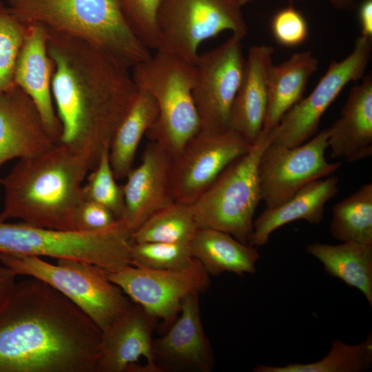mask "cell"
I'll return each mask as SVG.
<instances>
[{"label":"cell","mask_w":372,"mask_h":372,"mask_svg":"<svg viewBox=\"0 0 372 372\" xmlns=\"http://www.w3.org/2000/svg\"><path fill=\"white\" fill-rule=\"evenodd\" d=\"M132 233L123 218L94 231L54 229L0 220V253L81 260L114 271L131 265Z\"/></svg>","instance_id":"cell-5"},{"label":"cell","mask_w":372,"mask_h":372,"mask_svg":"<svg viewBox=\"0 0 372 372\" xmlns=\"http://www.w3.org/2000/svg\"><path fill=\"white\" fill-rule=\"evenodd\" d=\"M172 158L156 143H149L140 165L132 168L123 185L125 219L134 232L149 216L174 203L172 183Z\"/></svg>","instance_id":"cell-17"},{"label":"cell","mask_w":372,"mask_h":372,"mask_svg":"<svg viewBox=\"0 0 372 372\" xmlns=\"http://www.w3.org/2000/svg\"><path fill=\"white\" fill-rule=\"evenodd\" d=\"M28 25L0 1V92L15 85L14 69Z\"/></svg>","instance_id":"cell-32"},{"label":"cell","mask_w":372,"mask_h":372,"mask_svg":"<svg viewBox=\"0 0 372 372\" xmlns=\"http://www.w3.org/2000/svg\"><path fill=\"white\" fill-rule=\"evenodd\" d=\"M306 251L322 264L329 275L362 292L372 306V245L316 242L307 245Z\"/></svg>","instance_id":"cell-26"},{"label":"cell","mask_w":372,"mask_h":372,"mask_svg":"<svg viewBox=\"0 0 372 372\" xmlns=\"http://www.w3.org/2000/svg\"><path fill=\"white\" fill-rule=\"evenodd\" d=\"M117 218L103 205L83 199L74 214V226L76 230L94 231L113 224Z\"/></svg>","instance_id":"cell-35"},{"label":"cell","mask_w":372,"mask_h":372,"mask_svg":"<svg viewBox=\"0 0 372 372\" xmlns=\"http://www.w3.org/2000/svg\"><path fill=\"white\" fill-rule=\"evenodd\" d=\"M329 231L341 242L372 245V184L366 183L336 203Z\"/></svg>","instance_id":"cell-27"},{"label":"cell","mask_w":372,"mask_h":372,"mask_svg":"<svg viewBox=\"0 0 372 372\" xmlns=\"http://www.w3.org/2000/svg\"><path fill=\"white\" fill-rule=\"evenodd\" d=\"M0 263L17 276L48 284L84 312L100 329L106 330L132 301L108 278L104 269L81 260L59 259L56 264L39 256L0 253Z\"/></svg>","instance_id":"cell-7"},{"label":"cell","mask_w":372,"mask_h":372,"mask_svg":"<svg viewBox=\"0 0 372 372\" xmlns=\"http://www.w3.org/2000/svg\"><path fill=\"white\" fill-rule=\"evenodd\" d=\"M362 79L351 89L340 116L328 127L333 158L356 162L372 154V76Z\"/></svg>","instance_id":"cell-21"},{"label":"cell","mask_w":372,"mask_h":372,"mask_svg":"<svg viewBox=\"0 0 372 372\" xmlns=\"http://www.w3.org/2000/svg\"><path fill=\"white\" fill-rule=\"evenodd\" d=\"M338 177L332 174L310 183L280 205L266 208L254 221L249 244L262 246L276 229L296 220L320 224L325 205L338 193Z\"/></svg>","instance_id":"cell-22"},{"label":"cell","mask_w":372,"mask_h":372,"mask_svg":"<svg viewBox=\"0 0 372 372\" xmlns=\"http://www.w3.org/2000/svg\"><path fill=\"white\" fill-rule=\"evenodd\" d=\"M194 258L190 242H134L131 265L156 269H180L190 265Z\"/></svg>","instance_id":"cell-30"},{"label":"cell","mask_w":372,"mask_h":372,"mask_svg":"<svg viewBox=\"0 0 372 372\" xmlns=\"http://www.w3.org/2000/svg\"><path fill=\"white\" fill-rule=\"evenodd\" d=\"M271 28L276 41L287 47L300 45L308 37L306 19L292 4L280 9L274 14Z\"/></svg>","instance_id":"cell-34"},{"label":"cell","mask_w":372,"mask_h":372,"mask_svg":"<svg viewBox=\"0 0 372 372\" xmlns=\"http://www.w3.org/2000/svg\"><path fill=\"white\" fill-rule=\"evenodd\" d=\"M132 69L136 88L151 94L158 105L157 120L145 135L173 159L201 129L192 92L194 64L157 50Z\"/></svg>","instance_id":"cell-6"},{"label":"cell","mask_w":372,"mask_h":372,"mask_svg":"<svg viewBox=\"0 0 372 372\" xmlns=\"http://www.w3.org/2000/svg\"><path fill=\"white\" fill-rule=\"evenodd\" d=\"M158 319L132 302L127 309L102 332L96 372H161L153 352V333Z\"/></svg>","instance_id":"cell-15"},{"label":"cell","mask_w":372,"mask_h":372,"mask_svg":"<svg viewBox=\"0 0 372 372\" xmlns=\"http://www.w3.org/2000/svg\"><path fill=\"white\" fill-rule=\"evenodd\" d=\"M101 338L72 302L30 277L0 311V372H96Z\"/></svg>","instance_id":"cell-2"},{"label":"cell","mask_w":372,"mask_h":372,"mask_svg":"<svg viewBox=\"0 0 372 372\" xmlns=\"http://www.w3.org/2000/svg\"><path fill=\"white\" fill-rule=\"evenodd\" d=\"M192 255L208 273L224 272L242 276L256 273L260 254L256 247L231 234L209 228H198L190 241Z\"/></svg>","instance_id":"cell-24"},{"label":"cell","mask_w":372,"mask_h":372,"mask_svg":"<svg viewBox=\"0 0 372 372\" xmlns=\"http://www.w3.org/2000/svg\"><path fill=\"white\" fill-rule=\"evenodd\" d=\"M180 316L161 337L154 339L153 352L161 372H209L214 353L203 329L199 293L185 297Z\"/></svg>","instance_id":"cell-16"},{"label":"cell","mask_w":372,"mask_h":372,"mask_svg":"<svg viewBox=\"0 0 372 372\" xmlns=\"http://www.w3.org/2000/svg\"><path fill=\"white\" fill-rule=\"evenodd\" d=\"M92 169L85 157L60 143L19 159L2 179L0 220L17 218L34 227L75 229L74 214L84 199L83 182Z\"/></svg>","instance_id":"cell-3"},{"label":"cell","mask_w":372,"mask_h":372,"mask_svg":"<svg viewBox=\"0 0 372 372\" xmlns=\"http://www.w3.org/2000/svg\"><path fill=\"white\" fill-rule=\"evenodd\" d=\"M158 116L157 103L145 90L137 89L129 110L118 125L109 148L110 162L116 179L126 178L133 168L139 143Z\"/></svg>","instance_id":"cell-25"},{"label":"cell","mask_w":372,"mask_h":372,"mask_svg":"<svg viewBox=\"0 0 372 372\" xmlns=\"http://www.w3.org/2000/svg\"><path fill=\"white\" fill-rule=\"evenodd\" d=\"M357 10L361 36L372 39V0H362Z\"/></svg>","instance_id":"cell-37"},{"label":"cell","mask_w":372,"mask_h":372,"mask_svg":"<svg viewBox=\"0 0 372 372\" xmlns=\"http://www.w3.org/2000/svg\"><path fill=\"white\" fill-rule=\"evenodd\" d=\"M318 61L309 50L296 52L272 65L268 82V102L262 132L271 133L285 114L302 99Z\"/></svg>","instance_id":"cell-23"},{"label":"cell","mask_w":372,"mask_h":372,"mask_svg":"<svg viewBox=\"0 0 372 372\" xmlns=\"http://www.w3.org/2000/svg\"><path fill=\"white\" fill-rule=\"evenodd\" d=\"M56 143L25 92L14 85L0 92V169L10 160L37 156ZM2 179L0 176V185Z\"/></svg>","instance_id":"cell-18"},{"label":"cell","mask_w":372,"mask_h":372,"mask_svg":"<svg viewBox=\"0 0 372 372\" xmlns=\"http://www.w3.org/2000/svg\"><path fill=\"white\" fill-rule=\"evenodd\" d=\"M17 276L14 271L0 263V311L15 285Z\"/></svg>","instance_id":"cell-36"},{"label":"cell","mask_w":372,"mask_h":372,"mask_svg":"<svg viewBox=\"0 0 372 372\" xmlns=\"http://www.w3.org/2000/svg\"><path fill=\"white\" fill-rule=\"evenodd\" d=\"M238 3L242 7L245 5L246 3H249L251 0H236ZM289 1H302V0H289Z\"/></svg>","instance_id":"cell-39"},{"label":"cell","mask_w":372,"mask_h":372,"mask_svg":"<svg viewBox=\"0 0 372 372\" xmlns=\"http://www.w3.org/2000/svg\"><path fill=\"white\" fill-rule=\"evenodd\" d=\"M329 128L303 144L287 147L271 145L266 147L258 165L261 200L266 208L280 205L310 183L334 174L341 162H329Z\"/></svg>","instance_id":"cell-11"},{"label":"cell","mask_w":372,"mask_h":372,"mask_svg":"<svg viewBox=\"0 0 372 372\" xmlns=\"http://www.w3.org/2000/svg\"><path fill=\"white\" fill-rule=\"evenodd\" d=\"M107 274L133 302L166 323L179 313L185 297L200 294L210 285L209 274L196 258L180 269H156L131 265Z\"/></svg>","instance_id":"cell-13"},{"label":"cell","mask_w":372,"mask_h":372,"mask_svg":"<svg viewBox=\"0 0 372 372\" xmlns=\"http://www.w3.org/2000/svg\"><path fill=\"white\" fill-rule=\"evenodd\" d=\"M26 24V35L14 69V83L33 101L45 127L58 143L62 128L52 93L54 63L48 52V30L38 23Z\"/></svg>","instance_id":"cell-19"},{"label":"cell","mask_w":372,"mask_h":372,"mask_svg":"<svg viewBox=\"0 0 372 372\" xmlns=\"http://www.w3.org/2000/svg\"><path fill=\"white\" fill-rule=\"evenodd\" d=\"M83 186V198L110 209L116 218H122L125 204L123 185L116 182L110 162L109 149H105Z\"/></svg>","instance_id":"cell-31"},{"label":"cell","mask_w":372,"mask_h":372,"mask_svg":"<svg viewBox=\"0 0 372 372\" xmlns=\"http://www.w3.org/2000/svg\"><path fill=\"white\" fill-rule=\"evenodd\" d=\"M242 40L231 34L219 46L199 54L194 64L192 92L202 130H230L231 110L245 65Z\"/></svg>","instance_id":"cell-12"},{"label":"cell","mask_w":372,"mask_h":372,"mask_svg":"<svg viewBox=\"0 0 372 372\" xmlns=\"http://www.w3.org/2000/svg\"><path fill=\"white\" fill-rule=\"evenodd\" d=\"M273 135L262 132L249 151L231 163L192 205L198 228L222 231L249 244L261 201L258 165Z\"/></svg>","instance_id":"cell-8"},{"label":"cell","mask_w":372,"mask_h":372,"mask_svg":"<svg viewBox=\"0 0 372 372\" xmlns=\"http://www.w3.org/2000/svg\"><path fill=\"white\" fill-rule=\"evenodd\" d=\"M335 9L342 11L357 10L362 0H327Z\"/></svg>","instance_id":"cell-38"},{"label":"cell","mask_w":372,"mask_h":372,"mask_svg":"<svg viewBox=\"0 0 372 372\" xmlns=\"http://www.w3.org/2000/svg\"><path fill=\"white\" fill-rule=\"evenodd\" d=\"M46 28L54 63L52 93L62 128L58 143L85 157L93 169L137 88L129 70L96 46Z\"/></svg>","instance_id":"cell-1"},{"label":"cell","mask_w":372,"mask_h":372,"mask_svg":"<svg viewBox=\"0 0 372 372\" xmlns=\"http://www.w3.org/2000/svg\"><path fill=\"white\" fill-rule=\"evenodd\" d=\"M157 25L158 50L192 64L202 42L225 31L243 39L248 30L242 6L236 0H162Z\"/></svg>","instance_id":"cell-9"},{"label":"cell","mask_w":372,"mask_h":372,"mask_svg":"<svg viewBox=\"0 0 372 372\" xmlns=\"http://www.w3.org/2000/svg\"><path fill=\"white\" fill-rule=\"evenodd\" d=\"M372 366V335L356 345L347 344L333 339L329 353L321 360L311 363H289L275 366L256 364L254 372H362Z\"/></svg>","instance_id":"cell-28"},{"label":"cell","mask_w":372,"mask_h":372,"mask_svg":"<svg viewBox=\"0 0 372 372\" xmlns=\"http://www.w3.org/2000/svg\"><path fill=\"white\" fill-rule=\"evenodd\" d=\"M198 229L192 205L174 202L149 216L132 233V241L190 242Z\"/></svg>","instance_id":"cell-29"},{"label":"cell","mask_w":372,"mask_h":372,"mask_svg":"<svg viewBox=\"0 0 372 372\" xmlns=\"http://www.w3.org/2000/svg\"><path fill=\"white\" fill-rule=\"evenodd\" d=\"M372 52V39L360 36L344 59L333 61L313 91L293 105L273 131L271 145L293 147L318 133L328 107L347 84L364 76Z\"/></svg>","instance_id":"cell-10"},{"label":"cell","mask_w":372,"mask_h":372,"mask_svg":"<svg viewBox=\"0 0 372 372\" xmlns=\"http://www.w3.org/2000/svg\"><path fill=\"white\" fill-rule=\"evenodd\" d=\"M131 28L150 50L160 45L157 15L162 0H117Z\"/></svg>","instance_id":"cell-33"},{"label":"cell","mask_w":372,"mask_h":372,"mask_svg":"<svg viewBox=\"0 0 372 372\" xmlns=\"http://www.w3.org/2000/svg\"><path fill=\"white\" fill-rule=\"evenodd\" d=\"M10 12L24 23L85 40L130 70L149 59L150 50L126 20L117 0H8Z\"/></svg>","instance_id":"cell-4"},{"label":"cell","mask_w":372,"mask_h":372,"mask_svg":"<svg viewBox=\"0 0 372 372\" xmlns=\"http://www.w3.org/2000/svg\"><path fill=\"white\" fill-rule=\"evenodd\" d=\"M274 48L251 46L245 59L242 79L232 104L229 127L253 144L260 135L268 102V82Z\"/></svg>","instance_id":"cell-20"},{"label":"cell","mask_w":372,"mask_h":372,"mask_svg":"<svg viewBox=\"0 0 372 372\" xmlns=\"http://www.w3.org/2000/svg\"><path fill=\"white\" fill-rule=\"evenodd\" d=\"M251 145L231 129L222 132L200 130L172 159L171 183L174 201L194 204L220 174L246 154Z\"/></svg>","instance_id":"cell-14"}]
</instances>
